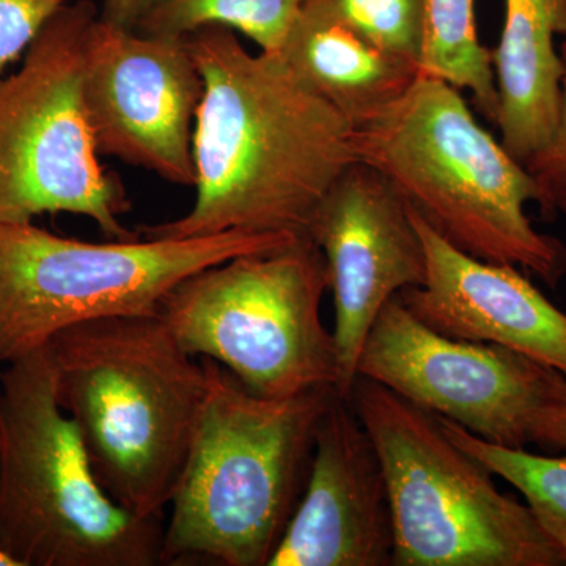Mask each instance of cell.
Here are the masks:
<instances>
[{
	"label": "cell",
	"mask_w": 566,
	"mask_h": 566,
	"mask_svg": "<svg viewBox=\"0 0 566 566\" xmlns=\"http://www.w3.org/2000/svg\"><path fill=\"white\" fill-rule=\"evenodd\" d=\"M185 40L203 80L192 137L196 200L181 218L142 226V237H308L324 196L356 163L353 126L281 54H251L232 29L207 25Z\"/></svg>",
	"instance_id": "6da1fadb"
},
{
	"label": "cell",
	"mask_w": 566,
	"mask_h": 566,
	"mask_svg": "<svg viewBox=\"0 0 566 566\" xmlns=\"http://www.w3.org/2000/svg\"><path fill=\"white\" fill-rule=\"evenodd\" d=\"M59 403L104 493L139 517H166L208 392L202 357L159 314L66 327L46 345Z\"/></svg>",
	"instance_id": "7a4b0ae2"
},
{
	"label": "cell",
	"mask_w": 566,
	"mask_h": 566,
	"mask_svg": "<svg viewBox=\"0 0 566 566\" xmlns=\"http://www.w3.org/2000/svg\"><path fill=\"white\" fill-rule=\"evenodd\" d=\"M202 359L210 392L170 497L163 565L268 566L303 497L316 430L337 390L263 397Z\"/></svg>",
	"instance_id": "3957f363"
},
{
	"label": "cell",
	"mask_w": 566,
	"mask_h": 566,
	"mask_svg": "<svg viewBox=\"0 0 566 566\" xmlns=\"http://www.w3.org/2000/svg\"><path fill=\"white\" fill-rule=\"evenodd\" d=\"M352 148L460 251L526 270L553 289L566 274L565 244L535 230L524 211L538 202L534 175L449 82L420 74L397 103L353 129Z\"/></svg>",
	"instance_id": "277c9868"
},
{
	"label": "cell",
	"mask_w": 566,
	"mask_h": 566,
	"mask_svg": "<svg viewBox=\"0 0 566 566\" xmlns=\"http://www.w3.org/2000/svg\"><path fill=\"white\" fill-rule=\"evenodd\" d=\"M166 517L104 493L63 411L48 346L0 374V551L17 566L163 565Z\"/></svg>",
	"instance_id": "5b68a950"
},
{
	"label": "cell",
	"mask_w": 566,
	"mask_h": 566,
	"mask_svg": "<svg viewBox=\"0 0 566 566\" xmlns=\"http://www.w3.org/2000/svg\"><path fill=\"white\" fill-rule=\"evenodd\" d=\"M348 400L385 468L394 566L565 565L531 509L502 493L438 416L363 376Z\"/></svg>",
	"instance_id": "8992f818"
},
{
	"label": "cell",
	"mask_w": 566,
	"mask_h": 566,
	"mask_svg": "<svg viewBox=\"0 0 566 566\" xmlns=\"http://www.w3.org/2000/svg\"><path fill=\"white\" fill-rule=\"evenodd\" d=\"M293 233L226 232L182 240L88 243L33 222L0 226V364L44 348L66 327L159 314L189 275L234 256L277 251Z\"/></svg>",
	"instance_id": "52a82bcc"
},
{
	"label": "cell",
	"mask_w": 566,
	"mask_h": 566,
	"mask_svg": "<svg viewBox=\"0 0 566 566\" xmlns=\"http://www.w3.org/2000/svg\"><path fill=\"white\" fill-rule=\"evenodd\" d=\"M326 260L308 237L189 275L159 312L186 352L207 357L263 397L338 382L334 334L322 319Z\"/></svg>",
	"instance_id": "ba28073f"
},
{
	"label": "cell",
	"mask_w": 566,
	"mask_h": 566,
	"mask_svg": "<svg viewBox=\"0 0 566 566\" xmlns=\"http://www.w3.org/2000/svg\"><path fill=\"white\" fill-rule=\"evenodd\" d=\"M98 14L91 0H71L0 81V226L70 212L111 240L142 237L120 221L132 202L99 161L82 98L85 40Z\"/></svg>",
	"instance_id": "9c48e42d"
},
{
	"label": "cell",
	"mask_w": 566,
	"mask_h": 566,
	"mask_svg": "<svg viewBox=\"0 0 566 566\" xmlns=\"http://www.w3.org/2000/svg\"><path fill=\"white\" fill-rule=\"evenodd\" d=\"M553 371L504 346L436 333L398 294L379 312L357 360V376L512 449L532 444Z\"/></svg>",
	"instance_id": "30bf717a"
},
{
	"label": "cell",
	"mask_w": 566,
	"mask_h": 566,
	"mask_svg": "<svg viewBox=\"0 0 566 566\" xmlns=\"http://www.w3.org/2000/svg\"><path fill=\"white\" fill-rule=\"evenodd\" d=\"M203 80L185 39L96 18L85 40L82 98L99 155L193 186L192 137Z\"/></svg>",
	"instance_id": "8fae6325"
},
{
	"label": "cell",
	"mask_w": 566,
	"mask_h": 566,
	"mask_svg": "<svg viewBox=\"0 0 566 566\" xmlns=\"http://www.w3.org/2000/svg\"><path fill=\"white\" fill-rule=\"evenodd\" d=\"M307 234L326 260L338 357L335 390L348 400L379 312L398 293L423 285V244L400 193L357 161L331 186Z\"/></svg>",
	"instance_id": "7c38bea8"
},
{
	"label": "cell",
	"mask_w": 566,
	"mask_h": 566,
	"mask_svg": "<svg viewBox=\"0 0 566 566\" xmlns=\"http://www.w3.org/2000/svg\"><path fill=\"white\" fill-rule=\"evenodd\" d=\"M394 513L381 458L335 394L316 430L303 497L268 566H394Z\"/></svg>",
	"instance_id": "4fadbf2b"
},
{
	"label": "cell",
	"mask_w": 566,
	"mask_h": 566,
	"mask_svg": "<svg viewBox=\"0 0 566 566\" xmlns=\"http://www.w3.org/2000/svg\"><path fill=\"white\" fill-rule=\"evenodd\" d=\"M409 212L422 240L427 277L398 293L408 311L436 333L504 346L566 378V314L520 268L468 255Z\"/></svg>",
	"instance_id": "5bb4252c"
},
{
	"label": "cell",
	"mask_w": 566,
	"mask_h": 566,
	"mask_svg": "<svg viewBox=\"0 0 566 566\" xmlns=\"http://www.w3.org/2000/svg\"><path fill=\"white\" fill-rule=\"evenodd\" d=\"M556 35H566V0H505L501 41L490 51L495 125L505 150L526 169L549 148L560 115L564 62Z\"/></svg>",
	"instance_id": "9a60e30c"
},
{
	"label": "cell",
	"mask_w": 566,
	"mask_h": 566,
	"mask_svg": "<svg viewBox=\"0 0 566 566\" xmlns=\"http://www.w3.org/2000/svg\"><path fill=\"white\" fill-rule=\"evenodd\" d=\"M279 54L353 129L397 103L420 76L419 66L368 40L327 0L304 3Z\"/></svg>",
	"instance_id": "2e32d148"
},
{
	"label": "cell",
	"mask_w": 566,
	"mask_h": 566,
	"mask_svg": "<svg viewBox=\"0 0 566 566\" xmlns=\"http://www.w3.org/2000/svg\"><path fill=\"white\" fill-rule=\"evenodd\" d=\"M423 7L420 74L471 92L480 114L497 123L494 71L490 51L476 35L474 0H423Z\"/></svg>",
	"instance_id": "e0dca14e"
},
{
	"label": "cell",
	"mask_w": 566,
	"mask_h": 566,
	"mask_svg": "<svg viewBox=\"0 0 566 566\" xmlns=\"http://www.w3.org/2000/svg\"><path fill=\"white\" fill-rule=\"evenodd\" d=\"M307 0H164L148 11L134 31L185 39L189 33L222 25L243 33L260 51L279 54Z\"/></svg>",
	"instance_id": "ac0fdd59"
},
{
	"label": "cell",
	"mask_w": 566,
	"mask_h": 566,
	"mask_svg": "<svg viewBox=\"0 0 566 566\" xmlns=\"http://www.w3.org/2000/svg\"><path fill=\"white\" fill-rule=\"evenodd\" d=\"M439 420L457 446L520 491L566 565V455H535L526 449L493 444L452 420Z\"/></svg>",
	"instance_id": "d6986e66"
},
{
	"label": "cell",
	"mask_w": 566,
	"mask_h": 566,
	"mask_svg": "<svg viewBox=\"0 0 566 566\" xmlns=\"http://www.w3.org/2000/svg\"><path fill=\"white\" fill-rule=\"evenodd\" d=\"M353 28L382 50L419 66L424 36L423 0H327Z\"/></svg>",
	"instance_id": "ffe728a7"
},
{
	"label": "cell",
	"mask_w": 566,
	"mask_h": 566,
	"mask_svg": "<svg viewBox=\"0 0 566 566\" xmlns=\"http://www.w3.org/2000/svg\"><path fill=\"white\" fill-rule=\"evenodd\" d=\"M71 0H0V81L48 21Z\"/></svg>",
	"instance_id": "44dd1931"
},
{
	"label": "cell",
	"mask_w": 566,
	"mask_h": 566,
	"mask_svg": "<svg viewBox=\"0 0 566 566\" xmlns=\"http://www.w3.org/2000/svg\"><path fill=\"white\" fill-rule=\"evenodd\" d=\"M560 57L564 62V77L556 134L545 155L527 167L539 189L536 203L549 216L566 212V41L562 44Z\"/></svg>",
	"instance_id": "7402d4cb"
},
{
	"label": "cell",
	"mask_w": 566,
	"mask_h": 566,
	"mask_svg": "<svg viewBox=\"0 0 566 566\" xmlns=\"http://www.w3.org/2000/svg\"><path fill=\"white\" fill-rule=\"evenodd\" d=\"M532 444L566 452V378L557 370L551 375L545 405L535 417Z\"/></svg>",
	"instance_id": "603a6c76"
},
{
	"label": "cell",
	"mask_w": 566,
	"mask_h": 566,
	"mask_svg": "<svg viewBox=\"0 0 566 566\" xmlns=\"http://www.w3.org/2000/svg\"><path fill=\"white\" fill-rule=\"evenodd\" d=\"M161 2L164 0H102L99 18L120 28L134 29L148 11Z\"/></svg>",
	"instance_id": "cb8c5ba5"
},
{
	"label": "cell",
	"mask_w": 566,
	"mask_h": 566,
	"mask_svg": "<svg viewBox=\"0 0 566 566\" xmlns=\"http://www.w3.org/2000/svg\"><path fill=\"white\" fill-rule=\"evenodd\" d=\"M0 566H17L14 565V562L11 560L7 554H3L2 551H0Z\"/></svg>",
	"instance_id": "d4e9b609"
},
{
	"label": "cell",
	"mask_w": 566,
	"mask_h": 566,
	"mask_svg": "<svg viewBox=\"0 0 566 566\" xmlns=\"http://www.w3.org/2000/svg\"><path fill=\"white\" fill-rule=\"evenodd\" d=\"M99 2H102V0H99Z\"/></svg>",
	"instance_id": "484cf974"
}]
</instances>
